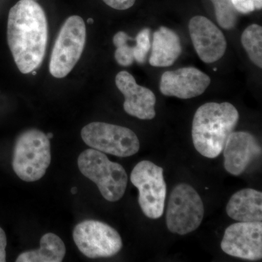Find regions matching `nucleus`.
Segmentation results:
<instances>
[{"label":"nucleus","mask_w":262,"mask_h":262,"mask_svg":"<svg viewBox=\"0 0 262 262\" xmlns=\"http://www.w3.org/2000/svg\"><path fill=\"white\" fill-rule=\"evenodd\" d=\"M222 251L233 257L258 261L262 258L261 222H237L226 229Z\"/></svg>","instance_id":"nucleus-10"},{"label":"nucleus","mask_w":262,"mask_h":262,"mask_svg":"<svg viewBox=\"0 0 262 262\" xmlns=\"http://www.w3.org/2000/svg\"><path fill=\"white\" fill-rule=\"evenodd\" d=\"M149 28L143 29L136 36V45L134 46V58L139 63H145L146 56L151 48Z\"/></svg>","instance_id":"nucleus-21"},{"label":"nucleus","mask_w":262,"mask_h":262,"mask_svg":"<svg viewBox=\"0 0 262 262\" xmlns=\"http://www.w3.org/2000/svg\"><path fill=\"white\" fill-rule=\"evenodd\" d=\"M226 211L229 217L237 222H261V192L248 188L234 193L227 203Z\"/></svg>","instance_id":"nucleus-15"},{"label":"nucleus","mask_w":262,"mask_h":262,"mask_svg":"<svg viewBox=\"0 0 262 262\" xmlns=\"http://www.w3.org/2000/svg\"><path fill=\"white\" fill-rule=\"evenodd\" d=\"M31 73H32L33 75H37V72H36V70L33 71Z\"/></svg>","instance_id":"nucleus-28"},{"label":"nucleus","mask_w":262,"mask_h":262,"mask_svg":"<svg viewBox=\"0 0 262 262\" xmlns=\"http://www.w3.org/2000/svg\"><path fill=\"white\" fill-rule=\"evenodd\" d=\"M115 83L125 97L123 108L125 113L140 120L155 118L156 96L151 90L138 84L134 76L126 71L117 74Z\"/></svg>","instance_id":"nucleus-14"},{"label":"nucleus","mask_w":262,"mask_h":262,"mask_svg":"<svg viewBox=\"0 0 262 262\" xmlns=\"http://www.w3.org/2000/svg\"><path fill=\"white\" fill-rule=\"evenodd\" d=\"M214 5L217 22L222 28L233 29L237 22L238 12L234 8L232 0H211Z\"/></svg>","instance_id":"nucleus-19"},{"label":"nucleus","mask_w":262,"mask_h":262,"mask_svg":"<svg viewBox=\"0 0 262 262\" xmlns=\"http://www.w3.org/2000/svg\"><path fill=\"white\" fill-rule=\"evenodd\" d=\"M88 23H89V24H94V19L91 18L88 19Z\"/></svg>","instance_id":"nucleus-26"},{"label":"nucleus","mask_w":262,"mask_h":262,"mask_svg":"<svg viewBox=\"0 0 262 262\" xmlns=\"http://www.w3.org/2000/svg\"><path fill=\"white\" fill-rule=\"evenodd\" d=\"M108 6L114 9L125 10L129 9L135 4L136 0H103Z\"/></svg>","instance_id":"nucleus-23"},{"label":"nucleus","mask_w":262,"mask_h":262,"mask_svg":"<svg viewBox=\"0 0 262 262\" xmlns=\"http://www.w3.org/2000/svg\"><path fill=\"white\" fill-rule=\"evenodd\" d=\"M51 162V143L42 131L29 129L18 136L12 165L19 179L26 182H37L44 177Z\"/></svg>","instance_id":"nucleus-3"},{"label":"nucleus","mask_w":262,"mask_h":262,"mask_svg":"<svg viewBox=\"0 0 262 262\" xmlns=\"http://www.w3.org/2000/svg\"><path fill=\"white\" fill-rule=\"evenodd\" d=\"M86 40L83 19L72 15L67 19L58 33L50 61V72L56 78L69 75L80 60Z\"/></svg>","instance_id":"nucleus-5"},{"label":"nucleus","mask_w":262,"mask_h":262,"mask_svg":"<svg viewBox=\"0 0 262 262\" xmlns=\"http://www.w3.org/2000/svg\"><path fill=\"white\" fill-rule=\"evenodd\" d=\"M47 136L48 139H52V138L53 137V134H52V133H48V134H47Z\"/></svg>","instance_id":"nucleus-27"},{"label":"nucleus","mask_w":262,"mask_h":262,"mask_svg":"<svg viewBox=\"0 0 262 262\" xmlns=\"http://www.w3.org/2000/svg\"><path fill=\"white\" fill-rule=\"evenodd\" d=\"M224 166L233 176L244 173L261 155V146L257 139L245 131L232 132L224 147Z\"/></svg>","instance_id":"nucleus-13"},{"label":"nucleus","mask_w":262,"mask_h":262,"mask_svg":"<svg viewBox=\"0 0 262 262\" xmlns=\"http://www.w3.org/2000/svg\"><path fill=\"white\" fill-rule=\"evenodd\" d=\"M77 165L81 173L97 185L105 200L117 202L123 196L128 178L120 164L110 161L101 151L89 149L81 153Z\"/></svg>","instance_id":"nucleus-4"},{"label":"nucleus","mask_w":262,"mask_h":262,"mask_svg":"<svg viewBox=\"0 0 262 262\" xmlns=\"http://www.w3.org/2000/svg\"><path fill=\"white\" fill-rule=\"evenodd\" d=\"M238 120V112L232 103L208 102L202 105L192 122V141L196 151L206 158H217L223 151Z\"/></svg>","instance_id":"nucleus-2"},{"label":"nucleus","mask_w":262,"mask_h":262,"mask_svg":"<svg viewBox=\"0 0 262 262\" xmlns=\"http://www.w3.org/2000/svg\"><path fill=\"white\" fill-rule=\"evenodd\" d=\"M235 10L238 13L248 14L262 8V0H232Z\"/></svg>","instance_id":"nucleus-22"},{"label":"nucleus","mask_w":262,"mask_h":262,"mask_svg":"<svg viewBox=\"0 0 262 262\" xmlns=\"http://www.w3.org/2000/svg\"><path fill=\"white\" fill-rule=\"evenodd\" d=\"M131 39L126 33L118 32L113 37V43L117 48L115 53V60L118 64L122 67H129L133 64L134 58V46H129L128 42Z\"/></svg>","instance_id":"nucleus-20"},{"label":"nucleus","mask_w":262,"mask_h":262,"mask_svg":"<svg viewBox=\"0 0 262 262\" xmlns=\"http://www.w3.org/2000/svg\"><path fill=\"white\" fill-rule=\"evenodd\" d=\"M71 192H72V194H75L77 193V187H73L72 189V190H71Z\"/></svg>","instance_id":"nucleus-25"},{"label":"nucleus","mask_w":262,"mask_h":262,"mask_svg":"<svg viewBox=\"0 0 262 262\" xmlns=\"http://www.w3.org/2000/svg\"><path fill=\"white\" fill-rule=\"evenodd\" d=\"M189 31L201 61L214 63L225 55L227 40L223 32L211 20L201 15L193 17L189 23Z\"/></svg>","instance_id":"nucleus-11"},{"label":"nucleus","mask_w":262,"mask_h":262,"mask_svg":"<svg viewBox=\"0 0 262 262\" xmlns=\"http://www.w3.org/2000/svg\"><path fill=\"white\" fill-rule=\"evenodd\" d=\"M204 213L203 201L195 189L189 184H179L169 198L167 227L172 233L185 235L200 227Z\"/></svg>","instance_id":"nucleus-6"},{"label":"nucleus","mask_w":262,"mask_h":262,"mask_svg":"<svg viewBox=\"0 0 262 262\" xmlns=\"http://www.w3.org/2000/svg\"><path fill=\"white\" fill-rule=\"evenodd\" d=\"M66 255L64 243L53 233L44 234L40 239L39 249L20 253L16 262H61Z\"/></svg>","instance_id":"nucleus-17"},{"label":"nucleus","mask_w":262,"mask_h":262,"mask_svg":"<svg viewBox=\"0 0 262 262\" xmlns=\"http://www.w3.org/2000/svg\"><path fill=\"white\" fill-rule=\"evenodd\" d=\"M130 182L139 189V204L144 214L151 220L160 219L167 194L163 169L149 160H143L133 169Z\"/></svg>","instance_id":"nucleus-7"},{"label":"nucleus","mask_w":262,"mask_h":262,"mask_svg":"<svg viewBox=\"0 0 262 262\" xmlns=\"http://www.w3.org/2000/svg\"><path fill=\"white\" fill-rule=\"evenodd\" d=\"M34 1H36V0H34Z\"/></svg>","instance_id":"nucleus-29"},{"label":"nucleus","mask_w":262,"mask_h":262,"mask_svg":"<svg viewBox=\"0 0 262 262\" xmlns=\"http://www.w3.org/2000/svg\"><path fill=\"white\" fill-rule=\"evenodd\" d=\"M73 239L80 252L90 258L113 257L122 248L116 229L100 221L84 220L76 225Z\"/></svg>","instance_id":"nucleus-9"},{"label":"nucleus","mask_w":262,"mask_h":262,"mask_svg":"<svg viewBox=\"0 0 262 262\" xmlns=\"http://www.w3.org/2000/svg\"><path fill=\"white\" fill-rule=\"evenodd\" d=\"M149 57L150 65L167 67L173 65L182 53V48L178 34L165 27L154 33Z\"/></svg>","instance_id":"nucleus-16"},{"label":"nucleus","mask_w":262,"mask_h":262,"mask_svg":"<svg viewBox=\"0 0 262 262\" xmlns=\"http://www.w3.org/2000/svg\"><path fill=\"white\" fill-rule=\"evenodd\" d=\"M211 78L194 67H184L163 74L160 91L166 96L189 99L201 96L211 84Z\"/></svg>","instance_id":"nucleus-12"},{"label":"nucleus","mask_w":262,"mask_h":262,"mask_svg":"<svg viewBox=\"0 0 262 262\" xmlns=\"http://www.w3.org/2000/svg\"><path fill=\"white\" fill-rule=\"evenodd\" d=\"M7 237L5 232L0 227V262L6 261Z\"/></svg>","instance_id":"nucleus-24"},{"label":"nucleus","mask_w":262,"mask_h":262,"mask_svg":"<svg viewBox=\"0 0 262 262\" xmlns=\"http://www.w3.org/2000/svg\"><path fill=\"white\" fill-rule=\"evenodd\" d=\"M81 137L92 149L120 158L133 156L140 149L134 131L113 124L91 122L82 129Z\"/></svg>","instance_id":"nucleus-8"},{"label":"nucleus","mask_w":262,"mask_h":262,"mask_svg":"<svg viewBox=\"0 0 262 262\" xmlns=\"http://www.w3.org/2000/svg\"><path fill=\"white\" fill-rule=\"evenodd\" d=\"M7 36L19 71L29 74L39 68L48 39V20L42 7L34 0L18 1L10 10Z\"/></svg>","instance_id":"nucleus-1"},{"label":"nucleus","mask_w":262,"mask_h":262,"mask_svg":"<svg viewBox=\"0 0 262 262\" xmlns=\"http://www.w3.org/2000/svg\"><path fill=\"white\" fill-rule=\"evenodd\" d=\"M241 42L247 52L251 61L262 68V27L251 24L245 29L241 36Z\"/></svg>","instance_id":"nucleus-18"}]
</instances>
